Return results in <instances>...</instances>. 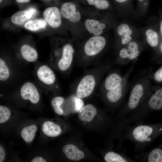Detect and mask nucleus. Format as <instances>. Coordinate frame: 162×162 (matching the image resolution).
<instances>
[{
  "label": "nucleus",
  "mask_w": 162,
  "mask_h": 162,
  "mask_svg": "<svg viewBox=\"0 0 162 162\" xmlns=\"http://www.w3.org/2000/svg\"><path fill=\"white\" fill-rule=\"evenodd\" d=\"M162 134V122L154 124L142 123L130 125L124 130L120 139L132 142L136 152H142Z\"/></svg>",
  "instance_id": "f257e3e1"
},
{
  "label": "nucleus",
  "mask_w": 162,
  "mask_h": 162,
  "mask_svg": "<svg viewBox=\"0 0 162 162\" xmlns=\"http://www.w3.org/2000/svg\"><path fill=\"white\" fill-rule=\"evenodd\" d=\"M111 67V64L103 63L99 64L91 69H85L83 74L76 80L73 85L76 95L82 99L92 95Z\"/></svg>",
  "instance_id": "f03ea898"
},
{
  "label": "nucleus",
  "mask_w": 162,
  "mask_h": 162,
  "mask_svg": "<svg viewBox=\"0 0 162 162\" xmlns=\"http://www.w3.org/2000/svg\"><path fill=\"white\" fill-rule=\"evenodd\" d=\"M106 45L105 38L101 36H95L89 38L80 49L75 64L79 67L86 68L96 65L99 63L101 54Z\"/></svg>",
  "instance_id": "7ed1b4c3"
},
{
  "label": "nucleus",
  "mask_w": 162,
  "mask_h": 162,
  "mask_svg": "<svg viewBox=\"0 0 162 162\" xmlns=\"http://www.w3.org/2000/svg\"><path fill=\"white\" fill-rule=\"evenodd\" d=\"M152 92L148 77L144 76L139 79L133 86L128 100L119 113L120 119L139 108Z\"/></svg>",
  "instance_id": "20e7f679"
},
{
  "label": "nucleus",
  "mask_w": 162,
  "mask_h": 162,
  "mask_svg": "<svg viewBox=\"0 0 162 162\" xmlns=\"http://www.w3.org/2000/svg\"><path fill=\"white\" fill-rule=\"evenodd\" d=\"M75 50L70 43H58L54 45L50 62L55 69L64 74H69L74 64Z\"/></svg>",
  "instance_id": "39448f33"
},
{
  "label": "nucleus",
  "mask_w": 162,
  "mask_h": 162,
  "mask_svg": "<svg viewBox=\"0 0 162 162\" xmlns=\"http://www.w3.org/2000/svg\"><path fill=\"white\" fill-rule=\"evenodd\" d=\"M131 67L124 76L121 84L116 89L105 92L102 94L107 103L113 106H117L122 102L126 93L128 80L132 71Z\"/></svg>",
  "instance_id": "423d86ee"
},
{
  "label": "nucleus",
  "mask_w": 162,
  "mask_h": 162,
  "mask_svg": "<svg viewBox=\"0 0 162 162\" xmlns=\"http://www.w3.org/2000/svg\"><path fill=\"white\" fill-rule=\"evenodd\" d=\"M36 75L39 80L51 89H58L60 86L52 70L46 65H43L38 68Z\"/></svg>",
  "instance_id": "0eeeda50"
},
{
  "label": "nucleus",
  "mask_w": 162,
  "mask_h": 162,
  "mask_svg": "<svg viewBox=\"0 0 162 162\" xmlns=\"http://www.w3.org/2000/svg\"><path fill=\"white\" fill-rule=\"evenodd\" d=\"M140 53L138 44L134 41L130 42L126 47L123 48L120 50L115 64L120 65L126 64L136 58Z\"/></svg>",
  "instance_id": "6e6552de"
},
{
  "label": "nucleus",
  "mask_w": 162,
  "mask_h": 162,
  "mask_svg": "<svg viewBox=\"0 0 162 162\" xmlns=\"http://www.w3.org/2000/svg\"><path fill=\"white\" fill-rule=\"evenodd\" d=\"M77 3L68 2L61 5L60 11L62 17L73 23L78 22L81 18V14Z\"/></svg>",
  "instance_id": "1a4fd4ad"
},
{
  "label": "nucleus",
  "mask_w": 162,
  "mask_h": 162,
  "mask_svg": "<svg viewBox=\"0 0 162 162\" xmlns=\"http://www.w3.org/2000/svg\"><path fill=\"white\" fill-rule=\"evenodd\" d=\"M123 77L118 70L111 71L101 83L99 88L100 92L102 94L116 89L121 84Z\"/></svg>",
  "instance_id": "9d476101"
},
{
  "label": "nucleus",
  "mask_w": 162,
  "mask_h": 162,
  "mask_svg": "<svg viewBox=\"0 0 162 162\" xmlns=\"http://www.w3.org/2000/svg\"><path fill=\"white\" fill-rule=\"evenodd\" d=\"M44 19L47 24L54 28L59 27L62 23V16L60 9L56 6L48 7L43 13Z\"/></svg>",
  "instance_id": "9b49d317"
},
{
  "label": "nucleus",
  "mask_w": 162,
  "mask_h": 162,
  "mask_svg": "<svg viewBox=\"0 0 162 162\" xmlns=\"http://www.w3.org/2000/svg\"><path fill=\"white\" fill-rule=\"evenodd\" d=\"M20 94L23 100H28L33 104H37L40 100L39 91L36 86L31 82H26L22 85Z\"/></svg>",
  "instance_id": "f8f14e48"
},
{
  "label": "nucleus",
  "mask_w": 162,
  "mask_h": 162,
  "mask_svg": "<svg viewBox=\"0 0 162 162\" xmlns=\"http://www.w3.org/2000/svg\"><path fill=\"white\" fill-rule=\"evenodd\" d=\"M135 158L140 162H162V142L150 151L136 154Z\"/></svg>",
  "instance_id": "ddd939ff"
},
{
  "label": "nucleus",
  "mask_w": 162,
  "mask_h": 162,
  "mask_svg": "<svg viewBox=\"0 0 162 162\" xmlns=\"http://www.w3.org/2000/svg\"><path fill=\"white\" fill-rule=\"evenodd\" d=\"M37 13V10L35 8L30 7L15 13L11 16L10 20L14 24L21 26L30 20Z\"/></svg>",
  "instance_id": "4468645a"
},
{
  "label": "nucleus",
  "mask_w": 162,
  "mask_h": 162,
  "mask_svg": "<svg viewBox=\"0 0 162 162\" xmlns=\"http://www.w3.org/2000/svg\"><path fill=\"white\" fill-rule=\"evenodd\" d=\"M85 26L87 31L94 36H100L106 25L99 21L92 19H87L85 22Z\"/></svg>",
  "instance_id": "2eb2a0df"
},
{
  "label": "nucleus",
  "mask_w": 162,
  "mask_h": 162,
  "mask_svg": "<svg viewBox=\"0 0 162 162\" xmlns=\"http://www.w3.org/2000/svg\"><path fill=\"white\" fill-rule=\"evenodd\" d=\"M62 151L68 159L72 160L78 161L83 158L84 153L75 146L69 144L64 146Z\"/></svg>",
  "instance_id": "dca6fc26"
},
{
  "label": "nucleus",
  "mask_w": 162,
  "mask_h": 162,
  "mask_svg": "<svg viewBox=\"0 0 162 162\" xmlns=\"http://www.w3.org/2000/svg\"><path fill=\"white\" fill-rule=\"evenodd\" d=\"M97 113L96 107L88 104L84 106L79 111L78 118L81 121L89 122L94 118Z\"/></svg>",
  "instance_id": "f3484780"
},
{
  "label": "nucleus",
  "mask_w": 162,
  "mask_h": 162,
  "mask_svg": "<svg viewBox=\"0 0 162 162\" xmlns=\"http://www.w3.org/2000/svg\"><path fill=\"white\" fill-rule=\"evenodd\" d=\"M20 52L23 59L28 62H34L38 58V54L36 50L28 44H24L21 46Z\"/></svg>",
  "instance_id": "a211bd4d"
},
{
  "label": "nucleus",
  "mask_w": 162,
  "mask_h": 162,
  "mask_svg": "<svg viewBox=\"0 0 162 162\" xmlns=\"http://www.w3.org/2000/svg\"><path fill=\"white\" fill-rule=\"evenodd\" d=\"M42 130L46 135L51 137L57 136L62 133V129L59 125L49 121L43 123Z\"/></svg>",
  "instance_id": "6ab92c4d"
},
{
  "label": "nucleus",
  "mask_w": 162,
  "mask_h": 162,
  "mask_svg": "<svg viewBox=\"0 0 162 162\" xmlns=\"http://www.w3.org/2000/svg\"><path fill=\"white\" fill-rule=\"evenodd\" d=\"M104 160L106 162H134L135 160L124 154H119L110 151L106 153L104 156Z\"/></svg>",
  "instance_id": "aec40b11"
},
{
  "label": "nucleus",
  "mask_w": 162,
  "mask_h": 162,
  "mask_svg": "<svg viewBox=\"0 0 162 162\" xmlns=\"http://www.w3.org/2000/svg\"><path fill=\"white\" fill-rule=\"evenodd\" d=\"M117 31L118 34L121 37L122 45H126L130 42L132 38L130 35L132 32L128 25L125 23L119 25L117 27Z\"/></svg>",
  "instance_id": "412c9836"
},
{
  "label": "nucleus",
  "mask_w": 162,
  "mask_h": 162,
  "mask_svg": "<svg viewBox=\"0 0 162 162\" xmlns=\"http://www.w3.org/2000/svg\"><path fill=\"white\" fill-rule=\"evenodd\" d=\"M47 24L44 19H38L29 20L24 24V27L27 30L35 32L45 28Z\"/></svg>",
  "instance_id": "4be33fe9"
},
{
  "label": "nucleus",
  "mask_w": 162,
  "mask_h": 162,
  "mask_svg": "<svg viewBox=\"0 0 162 162\" xmlns=\"http://www.w3.org/2000/svg\"><path fill=\"white\" fill-rule=\"evenodd\" d=\"M37 129V127L35 124L26 126L21 131V137L26 142L30 143L34 140Z\"/></svg>",
  "instance_id": "5701e85b"
},
{
  "label": "nucleus",
  "mask_w": 162,
  "mask_h": 162,
  "mask_svg": "<svg viewBox=\"0 0 162 162\" xmlns=\"http://www.w3.org/2000/svg\"><path fill=\"white\" fill-rule=\"evenodd\" d=\"M10 71L8 64L2 58H0V80L7 81L10 76Z\"/></svg>",
  "instance_id": "b1692460"
},
{
  "label": "nucleus",
  "mask_w": 162,
  "mask_h": 162,
  "mask_svg": "<svg viewBox=\"0 0 162 162\" xmlns=\"http://www.w3.org/2000/svg\"><path fill=\"white\" fill-rule=\"evenodd\" d=\"M85 3L100 10L107 9L110 4L107 0H80Z\"/></svg>",
  "instance_id": "393cba45"
},
{
  "label": "nucleus",
  "mask_w": 162,
  "mask_h": 162,
  "mask_svg": "<svg viewBox=\"0 0 162 162\" xmlns=\"http://www.w3.org/2000/svg\"><path fill=\"white\" fill-rule=\"evenodd\" d=\"M148 44L151 47H155L158 45L159 40L158 33L154 30L149 29L146 32Z\"/></svg>",
  "instance_id": "a878e982"
},
{
  "label": "nucleus",
  "mask_w": 162,
  "mask_h": 162,
  "mask_svg": "<svg viewBox=\"0 0 162 162\" xmlns=\"http://www.w3.org/2000/svg\"><path fill=\"white\" fill-rule=\"evenodd\" d=\"M64 101V98L60 96H57L54 97L51 101V104L54 111L58 115H62L64 113L61 106Z\"/></svg>",
  "instance_id": "bb28decb"
},
{
  "label": "nucleus",
  "mask_w": 162,
  "mask_h": 162,
  "mask_svg": "<svg viewBox=\"0 0 162 162\" xmlns=\"http://www.w3.org/2000/svg\"><path fill=\"white\" fill-rule=\"evenodd\" d=\"M11 115V111L7 106H0V123H3L9 119Z\"/></svg>",
  "instance_id": "cd10ccee"
},
{
  "label": "nucleus",
  "mask_w": 162,
  "mask_h": 162,
  "mask_svg": "<svg viewBox=\"0 0 162 162\" xmlns=\"http://www.w3.org/2000/svg\"><path fill=\"white\" fill-rule=\"evenodd\" d=\"M148 76L157 83H162V66Z\"/></svg>",
  "instance_id": "c85d7f7f"
},
{
  "label": "nucleus",
  "mask_w": 162,
  "mask_h": 162,
  "mask_svg": "<svg viewBox=\"0 0 162 162\" xmlns=\"http://www.w3.org/2000/svg\"><path fill=\"white\" fill-rule=\"evenodd\" d=\"M72 98L74 102L75 110L79 112L84 106V103L82 99L75 96H73Z\"/></svg>",
  "instance_id": "c756f323"
},
{
  "label": "nucleus",
  "mask_w": 162,
  "mask_h": 162,
  "mask_svg": "<svg viewBox=\"0 0 162 162\" xmlns=\"http://www.w3.org/2000/svg\"><path fill=\"white\" fill-rule=\"evenodd\" d=\"M6 156L5 151L4 148L2 146H0V162L4 161Z\"/></svg>",
  "instance_id": "7c9ffc66"
},
{
  "label": "nucleus",
  "mask_w": 162,
  "mask_h": 162,
  "mask_svg": "<svg viewBox=\"0 0 162 162\" xmlns=\"http://www.w3.org/2000/svg\"><path fill=\"white\" fill-rule=\"evenodd\" d=\"M46 161L44 158L40 156L35 157L31 161L32 162H45Z\"/></svg>",
  "instance_id": "2f4dec72"
},
{
  "label": "nucleus",
  "mask_w": 162,
  "mask_h": 162,
  "mask_svg": "<svg viewBox=\"0 0 162 162\" xmlns=\"http://www.w3.org/2000/svg\"><path fill=\"white\" fill-rule=\"evenodd\" d=\"M15 2L18 4H25L29 2L31 0H15Z\"/></svg>",
  "instance_id": "473e14b6"
},
{
  "label": "nucleus",
  "mask_w": 162,
  "mask_h": 162,
  "mask_svg": "<svg viewBox=\"0 0 162 162\" xmlns=\"http://www.w3.org/2000/svg\"><path fill=\"white\" fill-rule=\"evenodd\" d=\"M116 2L119 3H122L125 2L126 0H115Z\"/></svg>",
  "instance_id": "72a5a7b5"
},
{
  "label": "nucleus",
  "mask_w": 162,
  "mask_h": 162,
  "mask_svg": "<svg viewBox=\"0 0 162 162\" xmlns=\"http://www.w3.org/2000/svg\"><path fill=\"white\" fill-rule=\"evenodd\" d=\"M160 31H161V32L162 34V21H161L160 23Z\"/></svg>",
  "instance_id": "f704fd0d"
},
{
  "label": "nucleus",
  "mask_w": 162,
  "mask_h": 162,
  "mask_svg": "<svg viewBox=\"0 0 162 162\" xmlns=\"http://www.w3.org/2000/svg\"><path fill=\"white\" fill-rule=\"evenodd\" d=\"M51 0V1H53L54 2H57V1L58 0Z\"/></svg>",
  "instance_id": "c9c22d12"
},
{
  "label": "nucleus",
  "mask_w": 162,
  "mask_h": 162,
  "mask_svg": "<svg viewBox=\"0 0 162 162\" xmlns=\"http://www.w3.org/2000/svg\"><path fill=\"white\" fill-rule=\"evenodd\" d=\"M161 50L162 51V43L161 44Z\"/></svg>",
  "instance_id": "e433bc0d"
},
{
  "label": "nucleus",
  "mask_w": 162,
  "mask_h": 162,
  "mask_svg": "<svg viewBox=\"0 0 162 162\" xmlns=\"http://www.w3.org/2000/svg\"><path fill=\"white\" fill-rule=\"evenodd\" d=\"M138 0L139 1H142L143 0Z\"/></svg>",
  "instance_id": "4c0bfd02"
},
{
  "label": "nucleus",
  "mask_w": 162,
  "mask_h": 162,
  "mask_svg": "<svg viewBox=\"0 0 162 162\" xmlns=\"http://www.w3.org/2000/svg\"><path fill=\"white\" fill-rule=\"evenodd\" d=\"M161 110L162 111V109Z\"/></svg>",
  "instance_id": "58836bf2"
}]
</instances>
